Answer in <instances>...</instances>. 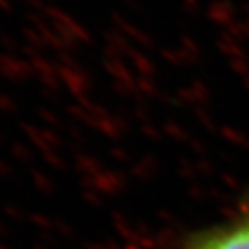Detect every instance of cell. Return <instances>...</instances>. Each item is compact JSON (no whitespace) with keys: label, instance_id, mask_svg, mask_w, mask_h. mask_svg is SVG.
<instances>
[{"label":"cell","instance_id":"1","mask_svg":"<svg viewBox=\"0 0 249 249\" xmlns=\"http://www.w3.org/2000/svg\"><path fill=\"white\" fill-rule=\"evenodd\" d=\"M187 249H249V220L211 230Z\"/></svg>","mask_w":249,"mask_h":249}]
</instances>
